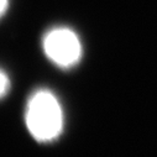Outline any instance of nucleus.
<instances>
[{"label": "nucleus", "mask_w": 157, "mask_h": 157, "mask_svg": "<svg viewBox=\"0 0 157 157\" xmlns=\"http://www.w3.org/2000/svg\"><path fill=\"white\" fill-rule=\"evenodd\" d=\"M25 121L38 142L56 140L63 130V110L56 95L47 89L33 93L26 105Z\"/></svg>", "instance_id": "nucleus-1"}, {"label": "nucleus", "mask_w": 157, "mask_h": 157, "mask_svg": "<svg viewBox=\"0 0 157 157\" xmlns=\"http://www.w3.org/2000/svg\"><path fill=\"white\" fill-rule=\"evenodd\" d=\"M44 51L50 61L62 68L73 67L82 57V44L68 27H55L44 36Z\"/></svg>", "instance_id": "nucleus-2"}, {"label": "nucleus", "mask_w": 157, "mask_h": 157, "mask_svg": "<svg viewBox=\"0 0 157 157\" xmlns=\"http://www.w3.org/2000/svg\"><path fill=\"white\" fill-rule=\"evenodd\" d=\"M10 88V81L8 75L0 69V98H3Z\"/></svg>", "instance_id": "nucleus-3"}, {"label": "nucleus", "mask_w": 157, "mask_h": 157, "mask_svg": "<svg viewBox=\"0 0 157 157\" xmlns=\"http://www.w3.org/2000/svg\"><path fill=\"white\" fill-rule=\"evenodd\" d=\"M8 4H9V0H0V17L4 15V13L8 9Z\"/></svg>", "instance_id": "nucleus-4"}]
</instances>
